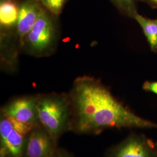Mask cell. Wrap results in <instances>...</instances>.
Wrapping results in <instances>:
<instances>
[{
	"label": "cell",
	"instance_id": "obj_1",
	"mask_svg": "<svg viewBox=\"0 0 157 157\" xmlns=\"http://www.w3.org/2000/svg\"><path fill=\"white\" fill-rule=\"evenodd\" d=\"M69 97L71 132L76 134L98 135L112 128H157V124L141 118L124 107L94 78H78Z\"/></svg>",
	"mask_w": 157,
	"mask_h": 157
},
{
	"label": "cell",
	"instance_id": "obj_2",
	"mask_svg": "<svg viewBox=\"0 0 157 157\" xmlns=\"http://www.w3.org/2000/svg\"><path fill=\"white\" fill-rule=\"evenodd\" d=\"M37 111L39 124L58 141L71 132V107L69 95L50 94L39 95Z\"/></svg>",
	"mask_w": 157,
	"mask_h": 157
},
{
	"label": "cell",
	"instance_id": "obj_3",
	"mask_svg": "<svg viewBox=\"0 0 157 157\" xmlns=\"http://www.w3.org/2000/svg\"><path fill=\"white\" fill-rule=\"evenodd\" d=\"M33 128L1 113L0 156L22 157L27 136Z\"/></svg>",
	"mask_w": 157,
	"mask_h": 157
},
{
	"label": "cell",
	"instance_id": "obj_4",
	"mask_svg": "<svg viewBox=\"0 0 157 157\" xmlns=\"http://www.w3.org/2000/svg\"><path fill=\"white\" fill-rule=\"evenodd\" d=\"M105 157H157V148L146 136L132 133L110 147Z\"/></svg>",
	"mask_w": 157,
	"mask_h": 157
},
{
	"label": "cell",
	"instance_id": "obj_5",
	"mask_svg": "<svg viewBox=\"0 0 157 157\" xmlns=\"http://www.w3.org/2000/svg\"><path fill=\"white\" fill-rule=\"evenodd\" d=\"M38 98L39 95L17 97L2 107L1 113L16 122L34 128L40 124Z\"/></svg>",
	"mask_w": 157,
	"mask_h": 157
},
{
	"label": "cell",
	"instance_id": "obj_6",
	"mask_svg": "<svg viewBox=\"0 0 157 157\" xmlns=\"http://www.w3.org/2000/svg\"><path fill=\"white\" fill-rule=\"evenodd\" d=\"M58 143L43 126L37 125L27 136L22 157H51L58 147Z\"/></svg>",
	"mask_w": 157,
	"mask_h": 157
},
{
	"label": "cell",
	"instance_id": "obj_7",
	"mask_svg": "<svg viewBox=\"0 0 157 157\" xmlns=\"http://www.w3.org/2000/svg\"><path fill=\"white\" fill-rule=\"evenodd\" d=\"M54 33L52 21L43 11L26 36L30 48L39 53L46 50L52 42Z\"/></svg>",
	"mask_w": 157,
	"mask_h": 157
},
{
	"label": "cell",
	"instance_id": "obj_8",
	"mask_svg": "<svg viewBox=\"0 0 157 157\" xmlns=\"http://www.w3.org/2000/svg\"><path fill=\"white\" fill-rule=\"evenodd\" d=\"M44 10L34 0H28L19 7L17 23V33L21 41L28 35Z\"/></svg>",
	"mask_w": 157,
	"mask_h": 157
},
{
	"label": "cell",
	"instance_id": "obj_9",
	"mask_svg": "<svg viewBox=\"0 0 157 157\" xmlns=\"http://www.w3.org/2000/svg\"><path fill=\"white\" fill-rule=\"evenodd\" d=\"M19 8L12 0H2L0 4V23L3 27L17 25Z\"/></svg>",
	"mask_w": 157,
	"mask_h": 157
},
{
	"label": "cell",
	"instance_id": "obj_10",
	"mask_svg": "<svg viewBox=\"0 0 157 157\" xmlns=\"http://www.w3.org/2000/svg\"><path fill=\"white\" fill-rule=\"evenodd\" d=\"M133 17L143 29L152 50H157V19H148L137 13Z\"/></svg>",
	"mask_w": 157,
	"mask_h": 157
},
{
	"label": "cell",
	"instance_id": "obj_11",
	"mask_svg": "<svg viewBox=\"0 0 157 157\" xmlns=\"http://www.w3.org/2000/svg\"><path fill=\"white\" fill-rule=\"evenodd\" d=\"M42 4L51 12L59 14L62 10L65 0H40Z\"/></svg>",
	"mask_w": 157,
	"mask_h": 157
},
{
	"label": "cell",
	"instance_id": "obj_12",
	"mask_svg": "<svg viewBox=\"0 0 157 157\" xmlns=\"http://www.w3.org/2000/svg\"><path fill=\"white\" fill-rule=\"evenodd\" d=\"M118 6L126 10L132 16L135 14V0H115Z\"/></svg>",
	"mask_w": 157,
	"mask_h": 157
},
{
	"label": "cell",
	"instance_id": "obj_13",
	"mask_svg": "<svg viewBox=\"0 0 157 157\" xmlns=\"http://www.w3.org/2000/svg\"><path fill=\"white\" fill-rule=\"evenodd\" d=\"M51 157H75L72 153L68 151L67 150L63 148H56V151Z\"/></svg>",
	"mask_w": 157,
	"mask_h": 157
},
{
	"label": "cell",
	"instance_id": "obj_14",
	"mask_svg": "<svg viewBox=\"0 0 157 157\" xmlns=\"http://www.w3.org/2000/svg\"><path fill=\"white\" fill-rule=\"evenodd\" d=\"M143 89L157 94V82H146L143 84Z\"/></svg>",
	"mask_w": 157,
	"mask_h": 157
},
{
	"label": "cell",
	"instance_id": "obj_15",
	"mask_svg": "<svg viewBox=\"0 0 157 157\" xmlns=\"http://www.w3.org/2000/svg\"><path fill=\"white\" fill-rule=\"evenodd\" d=\"M148 1L151 6L157 7V0H148Z\"/></svg>",
	"mask_w": 157,
	"mask_h": 157
},
{
	"label": "cell",
	"instance_id": "obj_16",
	"mask_svg": "<svg viewBox=\"0 0 157 157\" xmlns=\"http://www.w3.org/2000/svg\"><path fill=\"white\" fill-rule=\"evenodd\" d=\"M0 157H11L9 155H4V156H0Z\"/></svg>",
	"mask_w": 157,
	"mask_h": 157
},
{
	"label": "cell",
	"instance_id": "obj_17",
	"mask_svg": "<svg viewBox=\"0 0 157 157\" xmlns=\"http://www.w3.org/2000/svg\"><path fill=\"white\" fill-rule=\"evenodd\" d=\"M155 146H156V148H157V143L155 144Z\"/></svg>",
	"mask_w": 157,
	"mask_h": 157
}]
</instances>
